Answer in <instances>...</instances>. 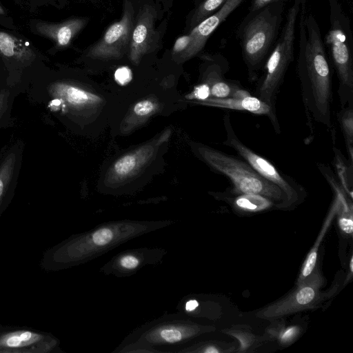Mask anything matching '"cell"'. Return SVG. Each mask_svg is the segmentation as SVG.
Returning a JSON list of instances; mask_svg holds the SVG:
<instances>
[{
	"mask_svg": "<svg viewBox=\"0 0 353 353\" xmlns=\"http://www.w3.org/2000/svg\"><path fill=\"white\" fill-rule=\"evenodd\" d=\"M334 165L336 169H337L339 177L343 184L344 189L347 192H350V193L352 194V192L349 190L348 187V168L347 164L345 163L346 162L338 149H334Z\"/></svg>",
	"mask_w": 353,
	"mask_h": 353,
	"instance_id": "cell-23",
	"label": "cell"
},
{
	"mask_svg": "<svg viewBox=\"0 0 353 353\" xmlns=\"http://www.w3.org/2000/svg\"><path fill=\"white\" fill-rule=\"evenodd\" d=\"M339 202L337 200L336 205L333 207L331 214L327 218V220L326 221L325 225L322 229V231L317 239L314 247L310 252L308 256H307L305 261L303 263L301 273L299 274L297 285L302 283L305 279H307L311 273L314 271L315 265H316V255H317V250L319 247L320 243L323 239V235L325 234L326 230L333 217L334 212L336 210V208L339 205Z\"/></svg>",
	"mask_w": 353,
	"mask_h": 353,
	"instance_id": "cell-21",
	"label": "cell"
},
{
	"mask_svg": "<svg viewBox=\"0 0 353 353\" xmlns=\"http://www.w3.org/2000/svg\"><path fill=\"white\" fill-rule=\"evenodd\" d=\"M297 332L298 328L296 327H289L281 335V340L283 342H288L296 335Z\"/></svg>",
	"mask_w": 353,
	"mask_h": 353,
	"instance_id": "cell-27",
	"label": "cell"
},
{
	"mask_svg": "<svg viewBox=\"0 0 353 353\" xmlns=\"http://www.w3.org/2000/svg\"><path fill=\"white\" fill-rule=\"evenodd\" d=\"M340 228L341 230L348 234H351L352 232V216L350 217L343 216L339 219V221Z\"/></svg>",
	"mask_w": 353,
	"mask_h": 353,
	"instance_id": "cell-26",
	"label": "cell"
},
{
	"mask_svg": "<svg viewBox=\"0 0 353 353\" xmlns=\"http://www.w3.org/2000/svg\"><path fill=\"white\" fill-rule=\"evenodd\" d=\"M173 220L123 219L101 223L65 244L63 261L79 265L90 261L134 238L168 227Z\"/></svg>",
	"mask_w": 353,
	"mask_h": 353,
	"instance_id": "cell-5",
	"label": "cell"
},
{
	"mask_svg": "<svg viewBox=\"0 0 353 353\" xmlns=\"http://www.w3.org/2000/svg\"><path fill=\"white\" fill-rule=\"evenodd\" d=\"M301 6L293 3L285 16V23L268 57L258 78L254 97L276 110V101L290 63L294 60L296 26Z\"/></svg>",
	"mask_w": 353,
	"mask_h": 353,
	"instance_id": "cell-9",
	"label": "cell"
},
{
	"mask_svg": "<svg viewBox=\"0 0 353 353\" xmlns=\"http://www.w3.org/2000/svg\"><path fill=\"white\" fill-rule=\"evenodd\" d=\"M190 146L194 154L211 170L231 181L234 191L265 196L279 203L280 207L289 205L283 190L261 176L245 160L200 143L191 142Z\"/></svg>",
	"mask_w": 353,
	"mask_h": 353,
	"instance_id": "cell-7",
	"label": "cell"
},
{
	"mask_svg": "<svg viewBox=\"0 0 353 353\" xmlns=\"http://www.w3.org/2000/svg\"><path fill=\"white\" fill-rule=\"evenodd\" d=\"M330 28L323 43L338 80V94L343 108L353 105V39L350 21L339 0H328Z\"/></svg>",
	"mask_w": 353,
	"mask_h": 353,
	"instance_id": "cell-8",
	"label": "cell"
},
{
	"mask_svg": "<svg viewBox=\"0 0 353 353\" xmlns=\"http://www.w3.org/2000/svg\"><path fill=\"white\" fill-rule=\"evenodd\" d=\"M23 342H25L23 339L21 334L19 335H13L9 337L6 340V345L8 347H16L20 346Z\"/></svg>",
	"mask_w": 353,
	"mask_h": 353,
	"instance_id": "cell-28",
	"label": "cell"
},
{
	"mask_svg": "<svg viewBox=\"0 0 353 353\" xmlns=\"http://www.w3.org/2000/svg\"><path fill=\"white\" fill-rule=\"evenodd\" d=\"M0 54L17 59H27L32 57L34 53L21 39L0 31Z\"/></svg>",
	"mask_w": 353,
	"mask_h": 353,
	"instance_id": "cell-18",
	"label": "cell"
},
{
	"mask_svg": "<svg viewBox=\"0 0 353 353\" xmlns=\"http://www.w3.org/2000/svg\"><path fill=\"white\" fill-rule=\"evenodd\" d=\"M134 27V9L126 1L121 18L112 23L101 39L92 46L87 56L94 60H119L128 53Z\"/></svg>",
	"mask_w": 353,
	"mask_h": 353,
	"instance_id": "cell-12",
	"label": "cell"
},
{
	"mask_svg": "<svg viewBox=\"0 0 353 353\" xmlns=\"http://www.w3.org/2000/svg\"><path fill=\"white\" fill-rule=\"evenodd\" d=\"M168 251L163 248L141 247L123 250L112 257L99 268L102 274L122 278L131 276L147 265L163 262Z\"/></svg>",
	"mask_w": 353,
	"mask_h": 353,
	"instance_id": "cell-13",
	"label": "cell"
},
{
	"mask_svg": "<svg viewBox=\"0 0 353 353\" xmlns=\"http://www.w3.org/2000/svg\"><path fill=\"white\" fill-rule=\"evenodd\" d=\"M190 102L215 108L245 111L258 115H265L270 119L276 133L280 134L281 132L276 110L254 96L250 95L244 98L208 97L203 100L190 101Z\"/></svg>",
	"mask_w": 353,
	"mask_h": 353,
	"instance_id": "cell-16",
	"label": "cell"
},
{
	"mask_svg": "<svg viewBox=\"0 0 353 353\" xmlns=\"http://www.w3.org/2000/svg\"><path fill=\"white\" fill-rule=\"evenodd\" d=\"M230 192L236 196L234 199V205L236 208L246 212H259L266 210L274 204L271 199L256 194Z\"/></svg>",
	"mask_w": 353,
	"mask_h": 353,
	"instance_id": "cell-19",
	"label": "cell"
},
{
	"mask_svg": "<svg viewBox=\"0 0 353 353\" xmlns=\"http://www.w3.org/2000/svg\"><path fill=\"white\" fill-rule=\"evenodd\" d=\"M211 330L179 312L165 314L133 330L112 353H177Z\"/></svg>",
	"mask_w": 353,
	"mask_h": 353,
	"instance_id": "cell-4",
	"label": "cell"
},
{
	"mask_svg": "<svg viewBox=\"0 0 353 353\" xmlns=\"http://www.w3.org/2000/svg\"><path fill=\"white\" fill-rule=\"evenodd\" d=\"M174 85V81L165 80L133 82L127 88L111 92L108 125L112 134H130L152 118L169 115L183 107L185 100Z\"/></svg>",
	"mask_w": 353,
	"mask_h": 353,
	"instance_id": "cell-2",
	"label": "cell"
},
{
	"mask_svg": "<svg viewBox=\"0 0 353 353\" xmlns=\"http://www.w3.org/2000/svg\"><path fill=\"white\" fill-rule=\"evenodd\" d=\"M3 181L0 179V196L3 192Z\"/></svg>",
	"mask_w": 353,
	"mask_h": 353,
	"instance_id": "cell-30",
	"label": "cell"
},
{
	"mask_svg": "<svg viewBox=\"0 0 353 353\" xmlns=\"http://www.w3.org/2000/svg\"><path fill=\"white\" fill-rule=\"evenodd\" d=\"M5 14V10H3V8L0 5V14Z\"/></svg>",
	"mask_w": 353,
	"mask_h": 353,
	"instance_id": "cell-31",
	"label": "cell"
},
{
	"mask_svg": "<svg viewBox=\"0 0 353 353\" xmlns=\"http://www.w3.org/2000/svg\"><path fill=\"white\" fill-rule=\"evenodd\" d=\"M223 121L225 131L223 145L233 148L261 176L280 188L286 194L289 205L298 200L302 188L291 177L281 173L268 159L245 145L234 132L229 114H225Z\"/></svg>",
	"mask_w": 353,
	"mask_h": 353,
	"instance_id": "cell-10",
	"label": "cell"
},
{
	"mask_svg": "<svg viewBox=\"0 0 353 353\" xmlns=\"http://www.w3.org/2000/svg\"><path fill=\"white\" fill-rule=\"evenodd\" d=\"M299 52L296 70L307 123L311 120L332 127V71L321 29L305 6L299 14Z\"/></svg>",
	"mask_w": 353,
	"mask_h": 353,
	"instance_id": "cell-1",
	"label": "cell"
},
{
	"mask_svg": "<svg viewBox=\"0 0 353 353\" xmlns=\"http://www.w3.org/2000/svg\"><path fill=\"white\" fill-rule=\"evenodd\" d=\"M88 21V19L84 17L72 18L58 23L39 21L35 25V29L38 34L52 40L57 47L65 48Z\"/></svg>",
	"mask_w": 353,
	"mask_h": 353,
	"instance_id": "cell-17",
	"label": "cell"
},
{
	"mask_svg": "<svg viewBox=\"0 0 353 353\" xmlns=\"http://www.w3.org/2000/svg\"><path fill=\"white\" fill-rule=\"evenodd\" d=\"M197 1H198L199 2H200V1H202V0H197Z\"/></svg>",
	"mask_w": 353,
	"mask_h": 353,
	"instance_id": "cell-32",
	"label": "cell"
},
{
	"mask_svg": "<svg viewBox=\"0 0 353 353\" xmlns=\"http://www.w3.org/2000/svg\"><path fill=\"white\" fill-rule=\"evenodd\" d=\"M244 0H226L213 14L203 20L189 32L190 43L188 49L178 58L185 62L196 56L204 48L212 32Z\"/></svg>",
	"mask_w": 353,
	"mask_h": 353,
	"instance_id": "cell-14",
	"label": "cell"
},
{
	"mask_svg": "<svg viewBox=\"0 0 353 353\" xmlns=\"http://www.w3.org/2000/svg\"><path fill=\"white\" fill-rule=\"evenodd\" d=\"M190 43V37L189 34L183 35L178 38L173 46V55L177 56V58L181 55L189 47Z\"/></svg>",
	"mask_w": 353,
	"mask_h": 353,
	"instance_id": "cell-24",
	"label": "cell"
},
{
	"mask_svg": "<svg viewBox=\"0 0 353 353\" xmlns=\"http://www.w3.org/2000/svg\"><path fill=\"white\" fill-rule=\"evenodd\" d=\"M307 1L309 0H293V3H295L301 7L305 6Z\"/></svg>",
	"mask_w": 353,
	"mask_h": 353,
	"instance_id": "cell-29",
	"label": "cell"
},
{
	"mask_svg": "<svg viewBox=\"0 0 353 353\" xmlns=\"http://www.w3.org/2000/svg\"><path fill=\"white\" fill-rule=\"evenodd\" d=\"M338 119L345 139L352 165L353 161V105H347L338 114Z\"/></svg>",
	"mask_w": 353,
	"mask_h": 353,
	"instance_id": "cell-20",
	"label": "cell"
},
{
	"mask_svg": "<svg viewBox=\"0 0 353 353\" xmlns=\"http://www.w3.org/2000/svg\"><path fill=\"white\" fill-rule=\"evenodd\" d=\"M286 3L274 2L248 13L238 28L236 35L251 82L258 79L279 37Z\"/></svg>",
	"mask_w": 353,
	"mask_h": 353,
	"instance_id": "cell-6",
	"label": "cell"
},
{
	"mask_svg": "<svg viewBox=\"0 0 353 353\" xmlns=\"http://www.w3.org/2000/svg\"><path fill=\"white\" fill-rule=\"evenodd\" d=\"M277 1L287 2L288 0H251L248 13L254 12L270 3Z\"/></svg>",
	"mask_w": 353,
	"mask_h": 353,
	"instance_id": "cell-25",
	"label": "cell"
},
{
	"mask_svg": "<svg viewBox=\"0 0 353 353\" xmlns=\"http://www.w3.org/2000/svg\"><path fill=\"white\" fill-rule=\"evenodd\" d=\"M155 10L145 5L138 14L132 32L128 58L130 62L137 65L143 57L151 51L156 32L154 23Z\"/></svg>",
	"mask_w": 353,
	"mask_h": 353,
	"instance_id": "cell-15",
	"label": "cell"
},
{
	"mask_svg": "<svg viewBox=\"0 0 353 353\" xmlns=\"http://www.w3.org/2000/svg\"><path fill=\"white\" fill-rule=\"evenodd\" d=\"M226 0H202L192 11L188 22L190 31L213 14Z\"/></svg>",
	"mask_w": 353,
	"mask_h": 353,
	"instance_id": "cell-22",
	"label": "cell"
},
{
	"mask_svg": "<svg viewBox=\"0 0 353 353\" xmlns=\"http://www.w3.org/2000/svg\"><path fill=\"white\" fill-rule=\"evenodd\" d=\"M323 280L317 270L311 274L285 298L261 310L256 316L272 321L305 310L314 308L325 296L320 289Z\"/></svg>",
	"mask_w": 353,
	"mask_h": 353,
	"instance_id": "cell-11",
	"label": "cell"
},
{
	"mask_svg": "<svg viewBox=\"0 0 353 353\" xmlns=\"http://www.w3.org/2000/svg\"><path fill=\"white\" fill-rule=\"evenodd\" d=\"M171 130L152 139L119 153L103 168L98 190L106 194L122 195L137 191L163 168Z\"/></svg>",
	"mask_w": 353,
	"mask_h": 353,
	"instance_id": "cell-3",
	"label": "cell"
}]
</instances>
